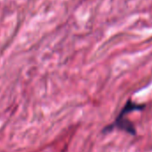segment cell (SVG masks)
<instances>
[{
  "mask_svg": "<svg viewBox=\"0 0 152 152\" xmlns=\"http://www.w3.org/2000/svg\"><path fill=\"white\" fill-rule=\"evenodd\" d=\"M145 107L146 106L144 104H137L133 102L132 99H128V101L125 103L121 112L115 118V122L106 126L103 129V132H108L114 130L115 128H117L119 130H122L130 133L131 135H136V129L133 124L126 118V115L129 113L133 112V111H141L145 108Z\"/></svg>",
  "mask_w": 152,
  "mask_h": 152,
  "instance_id": "1",
  "label": "cell"
}]
</instances>
